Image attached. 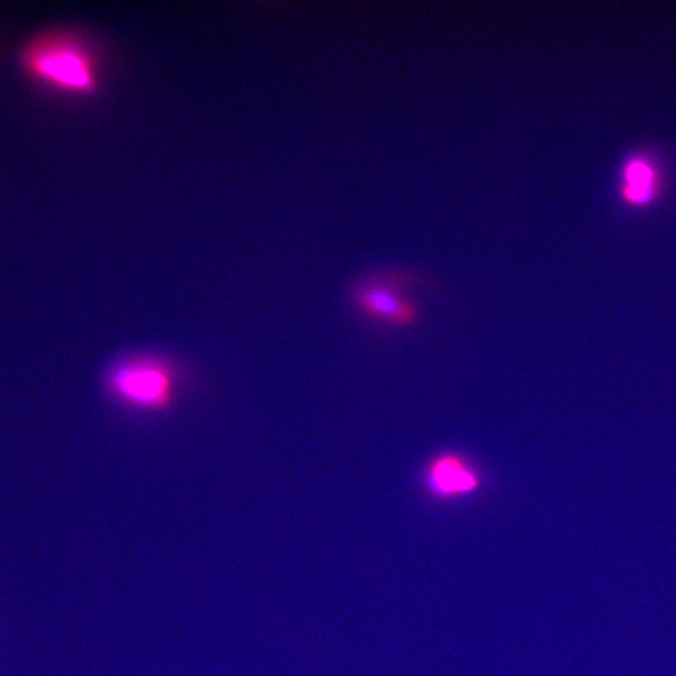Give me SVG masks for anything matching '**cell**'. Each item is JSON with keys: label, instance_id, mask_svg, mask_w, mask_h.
<instances>
[{"label": "cell", "instance_id": "5b68a950", "mask_svg": "<svg viewBox=\"0 0 676 676\" xmlns=\"http://www.w3.org/2000/svg\"><path fill=\"white\" fill-rule=\"evenodd\" d=\"M623 196L630 205L643 207L656 197L657 172L645 159L629 161L624 170Z\"/></svg>", "mask_w": 676, "mask_h": 676}, {"label": "cell", "instance_id": "7a4b0ae2", "mask_svg": "<svg viewBox=\"0 0 676 676\" xmlns=\"http://www.w3.org/2000/svg\"><path fill=\"white\" fill-rule=\"evenodd\" d=\"M420 280L419 273L405 268H384L364 273L352 283L350 299L367 320L405 329L420 321L421 310L407 287Z\"/></svg>", "mask_w": 676, "mask_h": 676}, {"label": "cell", "instance_id": "277c9868", "mask_svg": "<svg viewBox=\"0 0 676 676\" xmlns=\"http://www.w3.org/2000/svg\"><path fill=\"white\" fill-rule=\"evenodd\" d=\"M481 483L483 479L474 462L458 451L439 452L423 471L426 490L433 497L441 500L474 494Z\"/></svg>", "mask_w": 676, "mask_h": 676}, {"label": "cell", "instance_id": "3957f363", "mask_svg": "<svg viewBox=\"0 0 676 676\" xmlns=\"http://www.w3.org/2000/svg\"><path fill=\"white\" fill-rule=\"evenodd\" d=\"M107 391L117 401L140 411L169 409L178 391V375L171 364L151 356L118 361L106 375Z\"/></svg>", "mask_w": 676, "mask_h": 676}, {"label": "cell", "instance_id": "6da1fadb", "mask_svg": "<svg viewBox=\"0 0 676 676\" xmlns=\"http://www.w3.org/2000/svg\"><path fill=\"white\" fill-rule=\"evenodd\" d=\"M21 62L28 76L64 94L88 96L99 88L96 55L74 35H42L25 45Z\"/></svg>", "mask_w": 676, "mask_h": 676}]
</instances>
